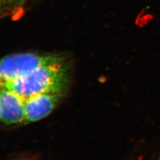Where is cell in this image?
Returning a JSON list of instances; mask_svg holds the SVG:
<instances>
[{"mask_svg":"<svg viewBox=\"0 0 160 160\" xmlns=\"http://www.w3.org/2000/svg\"><path fill=\"white\" fill-rule=\"evenodd\" d=\"M69 69L62 58L33 69L3 86L26 100L47 92H64L69 81Z\"/></svg>","mask_w":160,"mask_h":160,"instance_id":"cell-1","label":"cell"},{"mask_svg":"<svg viewBox=\"0 0 160 160\" xmlns=\"http://www.w3.org/2000/svg\"><path fill=\"white\" fill-rule=\"evenodd\" d=\"M57 55L22 53L0 58V86L24 76L33 69L61 59Z\"/></svg>","mask_w":160,"mask_h":160,"instance_id":"cell-2","label":"cell"},{"mask_svg":"<svg viewBox=\"0 0 160 160\" xmlns=\"http://www.w3.org/2000/svg\"><path fill=\"white\" fill-rule=\"evenodd\" d=\"M63 93L64 92H47L25 100L24 121L34 122L48 116L56 108Z\"/></svg>","mask_w":160,"mask_h":160,"instance_id":"cell-3","label":"cell"},{"mask_svg":"<svg viewBox=\"0 0 160 160\" xmlns=\"http://www.w3.org/2000/svg\"><path fill=\"white\" fill-rule=\"evenodd\" d=\"M25 100L3 86H0V119L7 124L24 121Z\"/></svg>","mask_w":160,"mask_h":160,"instance_id":"cell-4","label":"cell"},{"mask_svg":"<svg viewBox=\"0 0 160 160\" xmlns=\"http://www.w3.org/2000/svg\"><path fill=\"white\" fill-rule=\"evenodd\" d=\"M8 1H9V0H0V7H1V6L3 3H6Z\"/></svg>","mask_w":160,"mask_h":160,"instance_id":"cell-5","label":"cell"}]
</instances>
